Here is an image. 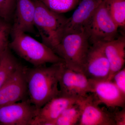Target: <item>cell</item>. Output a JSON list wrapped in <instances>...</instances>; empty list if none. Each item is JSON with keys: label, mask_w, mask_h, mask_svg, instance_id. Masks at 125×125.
Returning <instances> with one entry per match:
<instances>
[{"label": "cell", "mask_w": 125, "mask_h": 125, "mask_svg": "<svg viewBox=\"0 0 125 125\" xmlns=\"http://www.w3.org/2000/svg\"><path fill=\"white\" fill-rule=\"evenodd\" d=\"M115 84L117 88L125 94V69H122L114 74L111 80Z\"/></svg>", "instance_id": "7402d4cb"}, {"label": "cell", "mask_w": 125, "mask_h": 125, "mask_svg": "<svg viewBox=\"0 0 125 125\" xmlns=\"http://www.w3.org/2000/svg\"><path fill=\"white\" fill-rule=\"evenodd\" d=\"M118 26L109 14L105 0L96 10L86 31L90 44L107 42L118 37Z\"/></svg>", "instance_id": "5b68a950"}, {"label": "cell", "mask_w": 125, "mask_h": 125, "mask_svg": "<svg viewBox=\"0 0 125 125\" xmlns=\"http://www.w3.org/2000/svg\"><path fill=\"white\" fill-rule=\"evenodd\" d=\"M58 85L59 96L76 99L87 96L92 89L90 80L84 74L70 69L64 62L59 73Z\"/></svg>", "instance_id": "8992f818"}, {"label": "cell", "mask_w": 125, "mask_h": 125, "mask_svg": "<svg viewBox=\"0 0 125 125\" xmlns=\"http://www.w3.org/2000/svg\"><path fill=\"white\" fill-rule=\"evenodd\" d=\"M35 5L34 24L42 42L55 52L60 42L68 18L50 10L39 0Z\"/></svg>", "instance_id": "3957f363"}, {"label": "cell", "mask_w": 125, "mask_h": 125, "mask_svg": "<svg viewBox=\"0 0 125 125\" xmlns=\"http://www.w3.org/2000/svg\"><path fill=\"white\" fill-rule=\"evenodd\" d=\"M81 115L80 108L76 102L65 109L55 121L54 125H74L79 123Z\"/></svg>", "instance_id": "ac0fdd59"}, {"label": "cell", "mask_w": 125, "mask_h": 125, "mask_svg": "<svg viewBox=\"0 0 125 125\" xmlns=\"http://www.w3.org/2000/svg\"><path fill=\"white\" fill-rule=\"evenodd\" d=\"M25 66L21 64L0 88V106L20 102L29 98L25 76Z\"/></svg>", "instance_id": "30bf717a"}, {"label": "cell", "mask_w": 125, "mask_h": 125, "mask_svg": "<svg viewBox=\"0 0 125 125\" xmlns=\"http://www.w3.org/2000/svg\"><path fill=\"white\" fill-rule=\"evenodd\" d=\"M91 93L99 104L103 103L112 108H125V94L111 81L92 80Z\"/></svg>", "instance_id": "7c38bea8"}, {"label": "cell", "mask_w": 125, "mask_h": 125, "mask_svg": "<svg viewBox=\"0 0 125 125\" xmlns=\"http://www.w3.org/2000/svg\"><path fill=\"white\" fill-rule=\"evenodd\" d=\"M11 31L36 34L34 24L35 5L33 0H16Z\"/></svg>", "instance_id": "5bb4252c"}, {"label": "cell", "mask_w": 125, "mask_h": 125, "mask_svg": "<svg viewBox=\"0 0 125 125\" xmlns=\"http://www.w3.org/2000/svg\"><path fill=\"white\" fill-rule=\"evenodd\" d=\"M103 0H80L77 9L71 17L67 19L63 35L86 30Z\"/></svg>", "instance_id": "8fae6325"}, {"label": "cell", "mask_w": 125, "mask_h": 125, "mask_svg": "<svg viewBox=\"0 0 125 125\" xmlns=\"http://www.w3.org/2000/svg\"><path fill=\"white\" fill-rule=\"evenodd\" d=\"M81 115L78 125H115L112 113L103 110L93 94L78 99Z\"/></svg>", "instance_id": "ba28073f"}, {"label": "cell", "mask_w": 125, "mask_h": 125, "mask_svg": "<svg viewBox=\"0 0 125 125\" xmlns=\"http://www.w3.org/2000/svg\"><path fill=\"white\" fill-rule=\"evenodd\" d=\"M77 99L61 96L52 99L39 110L31 125H54L62 112Z\"/></svg>", "instance_id": "4fadbf2b"}, {"label": "cell", "mask_w": 125, "mask_h": 125, "mask_svg": "<svg viewBox=\"0 0 125 125\" xmlns=\"http://www.w3.org/2000/svg\"><path fill=\"white\" fill-rule=\"evenodd\" d=\"M38 111L29 98L0 106V125H31Z\"/></svg>", "instance_id": "52a82bcc"}, {"label": "cell", "mask_w": 125, "mask_h": 125, "mask_svg": "<svg viewBox=\"0 0 125 125\" xmlns=\"http://www.w3.org/2000/svg\"><path fill=\"white\" fill-rule=\"evenodd\" d=\"M20 64L12 54L8 45L0 54V88Z\"/></svg>", "instance_id": "2e32d148"}, {"label": "cell", "mask_w": 125, "mask_h": 125, "mask_svg": "<svg viewBox=\"0 0 125 125\" xmlns=\"http://www.w3.org/2000/svg\"><path fill=\"white\" fill-rule=\"evenodd\" d=\"M11 29V23L0 18V48L9 45L8 40Z\"/></svg>", "instance_id": "44dd1931"}, {"label": "cell", "mask_w": 125, "mask_h": 125, "mask_svg": "<svg viewBox=\"0 0 125 125\" xmlns=\"http://www.w3.org/2000/svg\"><path fill=\"white\" fill-rule=\"evenodd\" d=\"M91 44L86 30L63 35L55 52L70 69L83 73Z\"/></svg>", "instance_id": "277c9868"}, {"label": "cell", "mask_w": 125, "mask_h": 125, "mask_svg": "<svg viewBox=\"0 0 125 125\" xmlns=\"http://www.w3.org/2000/svg\"><path fill=\"white\" fill-rule=\"evenodd\" d=\"M109 14L118 28L125 29V0H105Z\"/></svg>", "instance_id": "e0dca14e"}, {"label": "cell", "mask_w": 125, "mask_h": 125, "mask_svg": "<svg viewBox=\"0 0 125 125\" xmlns=\"http://www.w3.org/2000/svg\"><path fill=\"white\" fill-rule=\"evenodd\" d=\"M104 51L109 62L110 73L107 80H111L115 73L124 67L125 62V37L124 36L103 43Z\"/></svg>", "instance_id": "9a60e30c"}, {"label": "cell", "mask_w": 125, "mask_h": 125, "mask_svg": "<svg viewBox=\"0 0 125 125\" xmlns=\"http://www.w3.org/2000/svg\"><path fill=\"white\" fill-rule=\"evenodd\" d=\"M103 43L92 44L83 66V73L89 79L106 80L109 76L110 65Z\"/></svg>", "instance_id": "9c48e42d"}, {"label": "cell", "mask_w": 125, "mask_h": 125, "mask_svg": "<svg viewBox=\"0 0 125 125\" xmlns=\"http://www.w3.org/2000/svg\"><path fill=\"white\" fill-rule=\"evenodd\" d=\"M11 40L9 46L25 60L34 67L64 62L51 48L43 43L20 31H11Z\"/></svg>", "instance_id": "7a4b0ae2"}, {"label": "cell", "mask_w": 125, "mask_h": 125, "mask_svg": "<svg viewBox=\"0 0 125 125\" xmlns=\"http://www.w3.org/2000/svg\"><path fill=\"white\" fill-rule=\"evenodd\" d=\"M50 10L58 14L66 13L75 9L80 0H39Z\"/></svg>", "instance_id": "d6986e66"}, {"label": "cell", "mask_w": 125, "mask_h": 125, "mask_svg": "<svg viewBox=\"0 0 125 125\" xmlns=\"http://www.w3.org/2000/svg\"><path fill=\"white\" fill-rule=\"evenodd\" d=\"M6 47H5V48H0V54L1 52H2V51H3V50H4V49Z\"/></svg>", "instance_id": "cb8c5ba5"}, {"label": "cell", "mask_w": 125, "mask_h": 125, "mask_svg": "<svg viewBox=\"0 0 125 125\" xmlns=\"http://www.w3.org/2000/svg\"><path fill=\"white\" fill-rule=\"evenodd\" d=\"M16 0H0V18L10 23L13 20Z\"/></svg>", "instance_id": "ffe728a7"}, {"label": "cell", "mask_w": 125, "mask_h": 125, "mask_svg": "<svg viewBox=\"0 0 125 125\" xmlns=\"http://www.w3.org/2000/svg\"><path fill=\"white\" fill-rule=\"evenodd\" d=\"M115 125H125V108L121 111L113 113Z\"/></svg>", "instance_id": "603a6c76"}, {"label": "cell", "mask_w": 125, "mask_h": 125, "mask_svg": "<svg viewBox=\"0 0 125 125\" xmlns=\"http://www.w3.org/2000/svg\"><path fill=\"white\" fill-rule=\"evenodd\" d=\"M63 62L29 68L25 67V76L30 101L39 111L45 104L60 95L58 77Z\"/></svg>", "instance_id": "6da1fadb"}]
</instances>
